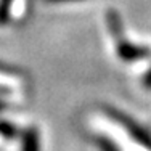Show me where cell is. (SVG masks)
<instances>
[{"instance_id":"1","label":"cell","mask_w":151,"mask_h":151,"mask_svg":"<svg viewBox=\"0 0 151 151\" xmlns=\"http://www.w3.org/2000/svg\"><path fill=\"white\" fill-rule=\"evenodd\" d=\"M106 18H108V26H109V31H111V34H113L114 40H116L117 55H119L121 60H124V61H135V60L150 56V53H151L150 48L134 45V44H130V42L125 40L119 13H116L114 10H109Z\"/></svg>"},{"instance_id":"2","label":"cell","mask_w":151,"mask_h":151,"mask_svg":"<svg viewBox=\"0 0 151 151\" xmlns=\"http://www.w3.org/2000/svg\"><path fill=\"white\" fill-rule=\"evenodd\" d=\"M106 111L111 114V117H113V119L119 121L121 124L124 125L125 129H127V132H129L132 137H134V140L138 143V145L145 146L146 150L151 151V134H150V132H146L145 129L142 127V125H138L134 119H132V117L125 116V114L119 113V111L111 109V108H108Z\"/></svg>"},{"instance_id":"3","label":"cell","mask_w":151,"mask_h":151,"mask_svg":"<svg viewBox=\"0 0 151 151\" xmlns=\"http://www.w3.org/2000/svg\"><path fill=\"white\" fill-rule=\"evenodd\" d=\"M23 151H40L39 134L35 129H29L23 137Z\"/></svg>"},{"instance_id":"4","label":"cell","mask_w":151,"mask_h":151,"mask_svg":"<svg viewBox=\"0 0 151 151\" xmlns=\"http://www.w3.org/2000/svg\"><path fill=\"white\" fill-rule=\"evenodd\" d=\"M12 0H0V24H5L10 18Z\"/></svg>"},{"instance_id":"5","label":"cell","mask_w":151,"mask_h":151,"mask_svg":"<svg viewBox=\"0 0 151 151\" xmlns=\"http://www.w3.org/2000/svg\"><path fill=\"white\" fill-rule=\"evenodd\" d=\"M143 85H145V88L151 90V68L148 69V73L143 76Z\"/></svg>"},{"instance_id":"6","label":"cell","mask_w":151,"mask_h":151,"mask_svg":"<svg viewBox=\"0 0 151 151\" xmlns=\"http://www.w3.org/2000/svg\"><path fill=\"white\" fill-rule=\"evenodd\" d=\"M47 2H56L58 3V2H71V0H47Z\"/></svg>"}]
</instances>
